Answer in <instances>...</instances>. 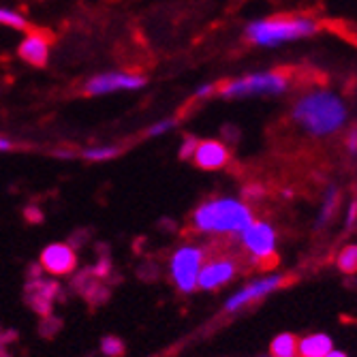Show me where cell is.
I'll return each mask as SVG.
<instances>
[{"instance_id": "6da1fadb", "label": "cell", "mask_w": 357, "mask_h": 357, "mask_svg": "<svg viewBox=\"0 0 357 357\" xmlns=\"http://www.w3.org/2000/svg\"><path fill=\"white\" fill-rule=\"evenodd\" d=\"M294 120L312 137H328L338 133L349 120L347 103L332 90H310L302 94L294 112Z\"/></svg>"}, {"instance_id": "7a4b0ae2", "label": "cell", "mask_w": 357, "mask_h": 357, "mask_svg": "<svg viewBox=\"0 0 357 357\" xmlns=\"http://www.w3.org/2000/svg\"><path fill=\"white\" fill-rule=\"evenodd\" d=\"M250 222V208L231 197L210 199L192 216V225L204 234H242Z\"/></svg>"}, {"instance_id": "3957f363", "label": "cell", "mask_w": 357, "mask_h": 357, "mask_svg": "<svg viewBox=\"0 0 357 357\" xmlns=\"http://www.w3.org/2000/svg\"><path fill=\"white\" fill-rule=\"evenodd\" d=\"M319 30L310 17H270L257 20L246 26V37L259 47H278L289 41L312 37Z\"/></svg>"}, {"instance_id": "277c9868", "label": "cell", "mask_w": 357, "mask_h": 357, "mask_svg": "<svg viewBox=\"0 0 357 357\" xmlns=\"http://www.w3.org/2000/svg\"><path fill=\"white\" fill-rule=\"evenodd\" d=\"M289 88V79L280 73L266 71V73H248L244 77L227 82L218 96L222 99H246V96H278L284 94Z\"/></svg>"}, {"instance_id": "5b68a950", "label": "cell", "mask_w": 357, "mask_h": 357, "mask_svg": "<svg viewBox=\"0 0 357 357\" xmlns=\"http://www.w3.org/2000/svg\"><path fill=\"white\" fill-rule=\"evenodd\" d=\"M204 264V252L195 246H184L180 250H176V255L172 257V276L176 280V284L180 287V291L188 294L195 287H197V276Z\"/></svg>"}, {"instance_id": "8992f818", "label": "cell", "mask_w": 357, "mask_h": 357, "mask_svg": "<svg viewBox=\"0 0 357 357\" xmlns=\"http://www.w3.org/2000/svg\"><path fill=\"white\" fill-rule=\"evenodd\" d=\"M146 86V77L137 73H126V71H107L101 75H94L86 84V92L92 96H103L124 90H139Z\"/></svg>"}, {"instance_id": "52a82bcc", "label": "cell", "mask_w": 357, "mask_h": 357, "mask_svg": "<svg viewBox=\"0 0 357 357\" xmlns=\"http://www.w3.org/2000/svg\"><path fill=\"white\" fill-rule=\"evenodd\" d=\"M242 242L259 259L272 257L276 248V231L272 229V225L264 220H252L242 231Z\"/></svg>"}, {"instance_id": "ba28073f", "label": "cell", "mask_w": 357, "mask_h": 357, "mask_svg": "<svg viewBox=\"0 0 357 357\" xmlns=\"http://www.w3.org/2000/svg\"><path fill=\"white\" fill-rule=\"evenodd\" d=\"M192 163L199 169H210V172L222 169L227 163H229V150L216 139L197 142L195 152H192Z\"/></svg>"}, {"instance_id": "9c48e42d", "label": "cell", "mask_w": 357, "mask_h": 357, "mask_svg": "<svg viewBox=\"0 0 357 357\" xmlns=\"http://www.w3.org/2000/svg\"><path fill=\"white\" fill-rule=\"evenodd\" d=\"M41 264L52 274H69L75 268L77 259H75V252L67 244H52L43 250Z\"/></svg>"}, {"instance_id": "30bf717a", "label": "cell", "mask_w": 357, "mask_h": 357, "mask_svg": "<svg viewBox=\"0 0 357 357\" xmlns=\"http://www.w3.org/2000/svg\"><path fill=\"white\" fill-rule=\"evenodd\" d=\"M280 284V276H268V278H261V280H257L252 284H248L244 291H240V294L231 296L229 300H227L225 308L227 310H238L242 306H246L248 302H255L259 298H264L268 294H272V291Z\"/></svg>"}, {"instance_id": "8fae6325", "label": "cell", "mask_w": 357, "mask_h": 357, "mask_svg": "<svg viewBox=\"0 0 357 357\" xmlns=\"http://www.w3.org/2000/svg\"><path fill=\"white\" fill-rule=\"evenodd\" d=\"M17 54L22 60H26L28 64H35V67H43L50 56V43L43 35H37V32H28V35L22 39Z\"/></svg>"}, {"instance_id": "7c38bea8", "label": "cell", "mask_w": 357, "mask_h": 357, "mask_svg": "<svg viewBox=\"0 0 357 357\" xmlns=\"http://www.w3.org/2000/svg\"><path fill=\"white\" fill-rule=\"evenodd\" d=\"M234 274H236V266L231 261H214L210 266H202L197 284L206 291H212V289L225 284L227 280H231Z\"/></svg>"}, {"instance_id": "4fadbf2b", "label": "cell", "mask_w": 357, "mask_h": 357, "mask_svg": "<svg viewBox=\"0 0 357 357\" xmlns=\"http://www.w3.org/2000/svg\"><path fill=\"white\" fill-rule=\"evenodd\" d=\"M302 357H326L332 351V338L328 334H312L306 336L298 347Z\"/></svg>"}, {"instance_id": "5bb4252c", "label": "cell", "mask_w": 357, "mask_h": 357, "mask_svg": "<svg viewBox=\"0 0 357 357\" xmlns=\"http://www.w3.org/2000/svg\"><path fill=\"white\" fill-rule=\"evenodd\" d=\"M298 340L294 334H280L272 342V355L274 357H296Z\"/></svg>"}, {"instance_id": "9a60e30c", "label": "cell", "mask_w": 357, "mask_h": 357, "mask_svg": "<svg viewBox=\"0 0 357 357\" xmlns=\"http://www.w3.org/2000/svg\"><path fill=\"white\" fill-rule=\"evenodd\" d=\"M336 202H338V190L334 186H330V190L326 192V199H323V206H321V212H319V218H317V225H326L330 220V216L334 214L336 210Z\"/></svg>"}, {"instance_id": "2e32d148", "label": "cell", "mask_w": 357, "mask_h": 357, "mask_svg": "<svg viewBox=\"0 0 357 357\" xmlns=\"http://www.w3.org/2000/svg\"><path fill=\"white\" fill-rule=\"evenodd\" d=\"M118 154H120L118 146H94V148H88L84 152V158L94 160V163H101V160H109Z\"/></svg>"}, {"instance_id": "e0dca14e", "label": "cell", "mask_w": 357, "mask_h": 357, "mask_svg": "<svg viewBox=\"0 0 357 357\" xmlns=\"http://www.w3.org/2000/svg\"><path fill=\"white\" fill-rule=\"evenodd\" d=\"M0 26H9V28H17V30H24L28 26V20L13 11V9H3L0 7Z\"/></svg>"}, {"instance_id": "ac0fdd59", "label": "cell", "mask_w": 357, "mask_h": 357, "mask_svg": "<svg viewBox=\"0 0 357 357\" xmlns=\"http://www.w3.org/2000/svg\"><path fill=\"white\" fill-rule=\"evenodd\" d=\"M338 266H340V270H344V272H355V268H357V246H355V244L347 246V248L340 252V257H338Z\"/></svg>"}, {"instance_id": "d6986e66", "label": "cell", "mask_w": 357, "mask_h": 357, "mask_svg": "<svg viewBox=\"0 0 357 357\" xmlns=\"http://www.w3.org/2000/svg\"><path fill=\"white\" fill-rule=\"evenodd\" d=\"M176 124H178V120H174V118L158 120V122H154L152 126H148L146 135H148V137H160V135H165V133L174 131V128H176Z\"/></svg>"}, {"instance_id": "ffe728a7", "label": "cell", "mask_w": 357, "mask_h": 357, "mask_svg": "<svg viewBox=\"0 0 357 357\" xmlns=\"http://www.w3.org/2000/svg\"><path fill=\"white\" fill-rule=\"evenodd\" d=\"M103 351H105L107 355H120V353L124 351V347H122V342L116 340V338H105V340H103Z\"/></svg>"}, {"instance_id": "44dd1931", "label": "cell", "mask_w": 357, "mask_h": 357, "mask_svg": "<svg viewBox=\"0 0 357 357\" xmlns=\"http://www.w3.org/2000/svg\"><path fill=\"white\" fill-rule=\"evenodd\" d=\"M216 92V86L214 84H202L197 90H195V99L197 101H204V99H210V96Z\"/></svg>"}, {"instance_id": "7402d4cb", "label": "cell", "mask_w": 357, "mask_h": 357, "mask_svg": "<svg viewBox=\"0 0 357 357\" xmlns=\"http://www.w3.org/2000/svg\"><path fill=\"white\" fill-rule=\"evenodd\" d=\"M195 146H197V139H195V137H186L182 142V146H180V156L182 158H190L192 152H195Z\"/></svg>"}, {"instance_id": "603a6c76", "label": "cell", "mask_w": 357, "mask_h": 357, "mask_svg": "<svg viewBox=\"0 0 357 357\" xmlns=\"http://www.w3.org/2000/svg\"><path fill=\"white\" fill-rule=\"evenodd\" d=\"M347 146H349V152L351 154L357 152V131H355V128H351L349 135H347Z\"/></svg>"}, {"instance_id": "cb8c5ba5", "label": "cell", "mask_w": 357, "mask_h": 357, "mask_svg": "<svg viewBox=\"0 0 357 357\" xmlns=\"http://www.w3.org/2000/svg\"><path fill=\"white\" fill-rule=\"evenodd\" d=\"M11 148H13L11 139H7V137H0V152H7V150H11Z\"/></svg>"}, {"instance_id": "d4e9b609", "label": "cell", "mask_w": 357, "mask_h": 357, "mask_svg": "<svg viewBox=\"0 0 357 357\" xmlns=\"http://www.w3.org/2000/svg\"><path fill=\"white\" fill-rule=\"evenodd\" d=\"M355 212H357V208H355V204H351V206H349V216H347V225H353V220H355Z\"/></svg>"}, {"instance_id": "484cf974", "label": "cell", "mask_w": 357, "mask_h": 357, "mask_svg": "<svg viewBox=\"0 0 357 357\" xmlns=\"http://www.w3.org/2000/svg\"><path fill=\"white\" fill-rule=\"evenodd\" d=\"M326 357H347V355H344L342 351H334V349H332V351H330V353H328Z\"/></svg>"}]
</instances>
